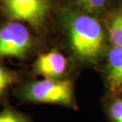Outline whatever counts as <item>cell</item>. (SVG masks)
Here are the masks:
<instances>
[{
    "label": "cell",
    "instance_id": "1",
    "mask_svg": "<svg viewBox=\"0 0 122 122\" xmlns=\"http://www.w3.org/2000/svg\"><path fill=\"white\" fill-rule=\"evenodd\" d=\"M63 52L80 72L96 69L110 47L104 20L66 1L58 10Z\"/></svg>",
    "mask_w": 122,
    "mask_h": 122
},
{
    "label": "cell",
    "instance_id": "2",
    "mask_svg": "<svg viewBox=\"0 0 122 122\" xmlns=\"http://www.w3.org/2000/svg\"><path fill=\"white\" fill-rule=\"evenodd\" d=\"M75 80L29 78L17 85L12 94L23 104L52 105L77 111Z\"/></svg>",
    "mask_w": 122,
    "mask_h": 122
},
{
    "label": "cell",
    "instance_id": "3",
    "mask_svg": "<svg viewBox=\"0 0 122 122\" xmlns=\"http://www.w3.org/2000/svg\"><path fill=\"white\" fill-rule=\"evenodd\" d=\"M38 45L37 38L20 21H10L0 27V58L25 60Z\"/></svg>",
    "mask_w": 122,
    "mask_h": 122
},
{
    "label": "cell",
    "instance_id": "4",
    "mask_svg": "<svg viewBox=\"0 0 122 122\" xmlns=\"http://www.w3.org/2000/svg\"><path fill=\"white\" fill-rule=\"evenodd\" d=\"M2 1L10 18L26 23L37 34H42L45 30L54 8L53 0Z\"/></svg>",
    "mask_w": 122,
    "mask_h": 122
},
{
    "label": "cell",
    "instance_id": "5",
    "mask_svg": "<svg viewBox=\"0 0 122 122\" xmlns=\"http://www.w3.org/2000/svg\"><path fill=\"white\" fill-rule=\"evenodd\" d=\"M80 71L58 48L39 52L31 67V78L76 79Z\"/></svg>",
    "mask_w": 122,
    "mask_h": 122
},
{
    "label": "cell",
    "instance_id": "6",
    "mask_svg": "<svg viewBox=\"0 0 122 122\" xmlns=\"http://www.w3.org/2000/svg\"><path fill=\"white\" fill-rule=\"evenodd\" d=\"M95 71L102 80L104 94L122 96V47L110 46Z\"/></svg>",
    "mask_w": 122,
    "mask_h": 122
},
{
    "label": "cell",
    "instance_id": "7",
    "mask_svg": "<svg viewBox=\"0 0 122 122\" xmlns=\"http://www.w3.org/2000/svg\"><path fill=\"white\" fill-rule=\"evenodd\" d=\"M25 78L20 73L9 69L0 63V105L2 106L9 102L10 95L14 89Z\"/></svg>",
    "mask_w": 122,
    "mask_h": 122
},
{
    "label": "cell",
    "instance_id": "8",
    "mask_svg": "<svg viewBox=\"0 0 122 122\" xmlns=\"http://www.w3.org/2000/svg\"><path fill=\"white\" fill-rule=\"evenodd\" d=\"M110 46L122 47V8H113L103 19Z\"/></svg>",
    "mask_w": 122,
    "mask_h": 122
},
{
    "label": "cell",
    "instance_id": "9",
    "mask_svg": "<svg viewBox=\"0 0 122 122\" xmlns=\"http://www.w3.org/2000/svg\"><path fill=\"white\" fill-rule=\"evenodd\" d=\"M67 2L80 10L102 19L113 9V0H67Z\"/></svg>",
    "mask_w": 122,
    "mask_h": 122
},
{
    "label": "cell",
    "instance_id": "10",
    "mask_svg": "<svg viewBox=\"0 0 122 122\" xmlns=\"http://www.w3.org/2000/svg\"><path fill=\"white\" fill-rule=\"evenodd\" d=\"M101 106L109 122H122V96L104 94Z\"/></svg>",
    "mask_w": 122,
    "mask_h": 122
},
{
    "label": "cell",
    "instance_id": "11",
    "mask_svg": "<svg viewBox=\"0 0 122 122\" xmlns=\"http://www.w3.org/2000/svg\"><path fill=\"white\" fill-rule=\"evenodd\" d=\"M0 111V122H35L30 115L17 109L10 102L2 105Z\"/></svg>",
    "mask_w": 122,
    "mask_h": 122
},
{
    "label": "cell",
    "instance_id": "12",
    "mask_svg": "<svg viewBox=\"0 0 122 122\" xmlns=\"http://www.w3.org/2000/svg\"><path fill=\"white\" fill-rule=\"evenodd\" d=\"M113 8H122V0H113Z\"/></svg>",
    "mask_w": 122,
    "mask_h": 122
}]
</instances>
